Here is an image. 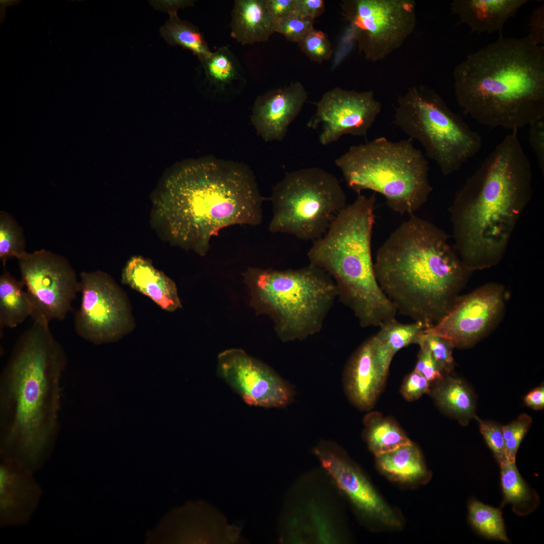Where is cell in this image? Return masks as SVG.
I'll return each mask as SVG.
<instances>
[{
	"mask_svg": "<svg viewBox=\"0 0 544 544\" xmlns=\"http://www.w3.org/2000/svg\"><path fill=\"white\" fill-rule=\"evenodd\" d=\"M264 199L247 165L208 156L165 179L153 200L151 225L172 245L205 256L221 229L260 224Z\"/></svg>",
	"mask_w": 544,
	"mask_h": 544,
	"instance_id": "obj_1",
	"label": "cell"
},
{
	"mask_svg": "<svg viewBox=\"0 0 544 544\" xmlns=\"http://www.w3.org/2000/svg\"><path fill=\"white\" fill-rule=\"evenodd\" d=\"M0 378V458L33 472L50 458L59 430L61 380L67 365L45 317L33 318Z\"/></svg>",
	"mask_w": 544,
	"mask_h": 544,
	"instance_id": "obj_2",
	"label": "cell"
},
{
	"mask_svg": "<svg viewBox=\"0 0 544 544\" xmlns=\"http://www.w3.org/2000/svg\"><path fill=\"white\" fill-rule=\"evenodd\" d=\"M512 131L456 193L449 209L455 249L472 270L497 264L532 194L530 161Z\"/></svg>",
	"mask_w": 544,
	"mask_h": 544,
	"instance_id": "obj_3",
	"label": "cell"
},
{
	"mask_svg": "<svg viewBox=\"0 0 544 544\" xmlns=\"http://www.w3.org/2000/svg\"><path fill=\"white\" fill-rule=\"evenodd\" d=\"M448 239L413 214L380 246L374 262L378 284L397 311L426 328L449 312L472 271Z\"/></svg>",
	"mask_w": 544,
	"mask_h": 544,
	"instance_id": "obj_4",
	"label": "cell"
},
{
	"mask_svg": "<svg viewBox=\"0 0 544 544\" xmlns=\"http://www.w3.org/2000/svg\"><path fill=\"white\" fill-rule=\"evenodd\" d=\"M458 105L480 124L518 130L544 117V46L527 36L500 38L453 71Z\"/></svg>",
	"mask_w": 544,
	"mask_h": 544,
	"instance_id": "obj_5",
	"label": "cell"
},
{
	"mask_svg": "<svg viewBox=\"0 0 544 544\" xmlns=\"http://www.w3.org/2000/svg\"><path fill=\"white\" fill-rule=\"evenodd\" d=\"M375 193L359 194L336 216L326 233L313 241L309 263L328 274L337 298L363 327H379L395 318L396 307L376 278L371 251Z\"/></svg>",
	"mask_w": 544,
	"mask_h": 544,
	"instance_id": "obj_6",
	"label": "cell"
},
{
	"mask_svg": "<svg viewBox=\"0 0 544 544\" xmlns=\"http://www.w3.org/2000/svg\"><path fill=\"white\" fill-rule=\"evenodd\" d=\"M242 276L250 306L257 315L271 320L284 343L319 332L337 298L330 276L310 263L281 270L250 267Z\"/></svg>",
	"mask_w": 544,
	"mask_h": 544,
	"instance_id": "obj_7",
	"label": "cell"
},
{
	"mask_svg": "<svg viewBox=\"0 0 544 544\" xmlns=\"http://www.w3.org/2000/svg\"><path fill=\"white\" fill-rule=\"evenodd\" d=\"M413 141L380 137L351 147L335 163L347 185L358 195L372 190L383 195L394 212L411 215L427 201L433 189L429 163Z\"/></svg>",
	"mask_w": 544,
	"mask_h": 544,
	"instance_id": "obj_8",
	"label": "cell"
},
{
	"mask_svg": "<svg viewBox=\"0 0 544 544\" xmlns=\"http://www.w3.org/2000/svg\"><path fill=\"white\" fill-rule=\"evenodd\" d=\"M394 117L397 126L422 145L444 176L459 170L482 148L480 135L428 87L409 88L398 98Z\"/></svg>",
	"mask_w": 544,
	"mask_h": 544,
	"instance_id": "obj_9",
	"label": "cell"
},
{
	"mask_svg": "<svg viewBox=\"0 0 544 544\" xmlns=\"http://www.w3.org/2000/svg\"><path fill=\"white\" fill-rule=\"evenodd\" d=\"M269 231L314 241L327 232L347 205L337 178L318 167L292 171L273 187Z\"/></svg>",
	"mask_w": 544,
	"mask_h": 544,
	"instance_id": "obj_10",
	"label": "cell"
},
{
	"mask_svg": "<svg viewBox=\"0 0 544 544\" xmlns=\"http://www.w3.org/2000/svg\"><path fill=\"white\" fill-rule=\"evenodd\" d=\"M341 7L359 50L373 62L399 48L416 27L413 0H345Z\"/></svg>",
	"mask_w": 544,
	"mask_h": 544,
	"instance_id": "obj_11",
	"label": "cell"
},
{
	"mask_svg": "<svg viewBox=\"0 0 544 544\" xmlns=\"http://www.w3.org/2000/svg\"><path fill=\"white\" fill-rule=\"evenodd\" d=\"M79 282L81 302L74 327L80 337L101 345L116 342L133 330L128 298L110 275L99 270L82 271Z\"/></svg>",
	"mask_w": 544,
	"mask_h": 544,
	"instance_id": "obj_12",
	"label": "cell"
},
{
	"mask_svg": "<svg viewBox=\"0 0 544 544\" xmlns=\"http://www.w3.org/2000/svg\"><path fill=\"white\" fill-rule=\"evenodd\" d=\"M17 260L21 280L35 306L32 318L63 320L80 290L79 280L69 261L44 249L27 252Z\"/></svg>",
	"mask_w": 544,
	"mask_h": 544,
	"instance_id": "obj_13",
	"label": "cell"
},
{
	"mask_svg": "<svg viewBox=\"0 0 544 544\" xmlns=\"http://www.w3.org/2000/svg\"><path fill=\"white\" fill-rule=\"evenodd\" d=\"M217 373L247 404L265 408L283 407L292 400L291 385L265 364L240 349L218 357Z\"/></svg>",
	"mask_w": 544,
	"mask_h": 544,
	"instance_id": "obj_14",
	"label": "cell"
},
{
	"mask_svg": "<svg viewBox=\"0 0 544 544\" xmlns=\"http://www.w3.org/2000/svg\"><path fill=\"white\" fill-rule=\"evenodd\" d=\"M316 107L308 126L321 125L319 140L324 146L346 134L366 137L381 109L372 91L359 92L339 87L323 94Z\"/></svg>",
	"mask_w": 544,
	"mask_h": 544,
	"instance_id": "obj_15",
	"label": "cell"
},
{
	"mask_svg": "<svg viewBox=\"0 0 544 544\" xmlns=\"http://www.w3.org/2000/svg\"><path fill=\"white\" fill-rule=\"evenodd\" d=\"M503 289L496 284L480 287L456 299L449 312L424 332L442 336L454 347L468 345L480 338L494 322L503 306Z\"/></svg>",
	"mask_w": 544,
	"mask_h": 544,
	"instance_id": "obj_16",
	"label": "cell"
},
{
	"mask_svg": "<svg viewBox=\"0 0 544 544\" xmlns=\"http://www.w3.org/2000/svg\"><path fill=\"white\" fill-rule=\"evenodd\" d=\"M314 453L336 486L358 509L388 525H400L397 516L366 478L334 445L322 443L314 449Z\"/></svg>",
	"mask_w": 544,
	"mask_h": 544,
	"instance_id": "obj_17",
	"label": "cell"
},
{
	"mask_svg": "<svg viewBox=\"0 0 544 544\" xmlns=\"http://www.w3.org/2000/svg\"><path fill=\"white\" fill-rule=\"evenodd\" d=\"M0 526L27 524L38 506L42 489L34 472L12 460H1Z\"/></svg>",
	"mask_w": 544,
	"mask_h": 544,
	"instance_id": "obj_18",
	"label": "cell"
},
{
	"mask_svg": "<svg viewBox=\"0 0 544 544\" xmlns=\"http://www.w3.org/2000/svg\"><path fill=\"white\" fill-rule=\"evenodd\" d=\"M307 97L305 87L299 82L258 96L251 120L258 135L266 142L282 141Z\"/></svg>",
	"mask_w": 544,
	"mask_h": 544,
	"instance_id": "obj_19",
	"label": "cell"
},
{
	"mask_svg": "<svg viewBox=\"0 0 544 544\" xmlns=\"http://www.w3.org/2000/svg\"><path fill=\"white\" fill-rule=\"evenodd\" d=\"M387 375L376 360L371 336L353 354L345 367L343 381L349 399L360 410H370L383 388Z\"/></svg>",
	"mask_w": 544,
	"mask_h": 544,
	"instance_id": "obj_20",
	"label": "cell"
},
{
	"mask_svg": "<svg viewBox=\"0 0 544 544\" xmlns=\"http://www.w3.org/2000/svg\"><path fill=\"white\" fill-rule=\"evenodd\" d=\"M121 281L165 311L172 312L182 307L175 282L147 258L131 257L122 270Z\"/></svg>",
	"mask_w": 544,
	"mask_h": 544,
	"instance_id": "obj_21",
	"label": "cell"
},
{
	"mask_svg": "<svg viewBox=\"0 0 544 544\" xmlns=\"http://www.w3.org/2000/svg\"><path fill=\"white\" fill-rule=\"evenodd\" d=\"M528 1L454 0L451 3V10L472 32L501 33L505 23Z\"/></svg>",
	"mask_w": 544,
	"mask_h": 544,
	"instance_id": "obj_22",
	"label": "cell"
},
{
	"mask_svg": "<svg viewBox=\"0 0 544 544\" xmlns=\"http://www.w3.org/2000/svg\"><path fill=\"white\" fill-rule=\"evenodd\" d=\"M201 83L209 95L225 97L237 93L246 84L243 70L227 46L220 47L200 62Z\"/></svg>",
	"mask_w": 544,
	"mask_h": 544,
	"instance_id": "obj_23",
	"label": "cell"
},
{
	"mask_svg": "<svg viewBox=\"0 0 544 544\" xmlns=\"http://www.w3.org/2000/svg\"><path fill=\"white\" fill-rule=\"evenodd\" d=\"M277 25L265 0L235 1L230 24L231 36L242 45L267 41L276 32Z\"/></svg>",
	"mask_w": 544,
	"mask_h": 544,
	"instance_id": "obj_24",
	"label": "cell"
},
{
	"mask_svg": "<svg viewBox=\"0 0 544 544\" xmlns=\"http://www.w3.org/2000/svg\"><path fill=\"white\" fill-rule=\"evenodd\" d=\"M379 327V331L371 336L373 347L378 365L384 373L388 374L395 353L411 344H416L426 327L421 322L403 324L395 318Z\"/></svg>",
	"mask_w": 544,
	"mask_h": 544,
	"instance_id": "obj_25",
	"label": "cell"
},
{
	"mask_svg": "<svg viewBox=\"0 0 544 544\" xmlns=\"http://www.w3.org/2000/svg\"><path fill=\"white\" fill-rule=\"evenodd\" d=\"M35 313L34 303L23 282L9 272L0 276V328H13Z\"/></svg>",
	"mask_w": 544,
	"mask_h": 544,
	"instance_id": "obj_26",
	"label": "cell"
},
{
	"mask_svg": "<svg viewBox=\"0 0 544 544\" xmlns=\"http://www.w3.org/2000/svg\"><path fill=\"white\" fill-rule=\"evenodd\" d=\"M500 483L503 500L501 507L511 506L517 515L524 516L534 511L538 506L540 498L520 475L515 462L506 461L500 465Z\"/></svg>",
	"mask_w": 544,
	"mask_h": 544,
	"instance_id": "obj_27",
	"label": "cell"
},
{
	"mask_svg": "<svg viewBox=\"0 0 544 544\" xmlns=\"http://www.w3.org/2000/svg\"><path fill=\"white\" fill-rule=\"evenodd\" d=\"M305 506L302 514L294 515L290 521V541L303 542L304 536L308 534L315 542L337 541L335 526L322 507L314 502Z\"/></svg>",
	"mask_w": 544,
	"mask_h": 544,
	"instance_id": "obj_28",
	"label": "cell"
},
{
	"mask_svg": "<svg viewBox=\"0 0 544 544\" xmlns=\"http://www.w3.org/2000/svg\"><path fill=\"white\" fill-rule=\"evenodd\" d=\"M376 457L382 471L401 482L416 481L428 474L421 452L413 443Z\"/></svg>",
	"mask_w": 544,
	"mask_h": 544,
	"instance_id": "obj_29",
	"label": "cell"
},
{
	"mask_svg": "<svg viewBox=\"0 0 544 544\" xmlns=\"http://www.w3.org/2000/svg\"><path fill=\"white\" fill-rule=\"evenodd\" d=\"M364 423L366 440L375 456L412 443L394 421L378 413L368 414Z\"/></svg>",
	"mask_w": 544,
	"mask_h": 544,
	"instance_id": "obj_30",
	"label": "cell"
},
{
	"mask_svg": "<svg viewBox=\"0 0 544 544\" xmlns=\"http://www.w3.org/2000/svg\"><path fill=\"white\" fill-rule=\"evenodd\" d=\"M430 390L437 404L460 420L474 416V403L469 388L461 380L448 377Z\"/></svg>",
	"mask_w": 544,
	"mask_h": 544,
	"instance_id": "obj_31",
	"label": "cell"
},
{
	"mask_svg": "<svg viewBox=\"0 0 544 544\" xmlns=\"http://www.w3.org/2000/svg\"><path fill=\"white\" fill-rule=\"evenodd\" d=\"M169 14V19L160 29V34L166 42L171 46L179 45L191 51L200 62L209 57L213 52L198 28L181 20L177 12Z\"/></svg>",
	"mask_w": 544,
	"mask_h": 544,
	"instance_id": "obj_32",
	"label": "cell"
},
{
	"mask_svg": "<svg viewBox=\"0 0 544 544\" xmlns=\"http://www.w3.org/2000/svg\"><path fill=\"white\" fill-rule=\"evenodd\" d=\"M468 520L473 529L482 536L509 542L500 508L472 498L468 503Z\"/></svg>",
	"mask_w": 544,
	"mask_h": 544,
	"instance_id": "obj_33",
	"label": "cell"
},
{
	"mask_svg": "<svg viewBox=\"0 0 544 544\" xmlns=\"http://www.w3.org/2000/svg\"><path fill=\"white\" fill-rule=\"evenodd\" d=\"M27 251L22 227L8 212L0 211V259L5 266L12 258L18 259Z\"/></svg>",
	"mask_w": 544,
	"mask_h": 544,
	"instance_id": "obj_34",
	"label": "cell"
},
{
	"mask_svg": "<svg viewBox=\"0 0 544 544\" xmlns=\"http://www.w3.org/2000/svg\"><path fill=\"white\" fill-rule=\"evenodd\" d=\"M416 344H423L426 346L442 372L451 369L453 363L452 349L454 346L449 340L423 331Z\"/></svg>",
	"mask_w": 544,
	"mask_h": 544,
	"instance_id": "obj_35",
	"label": "cell"
},
{
	"mask_svg": "<svg viewBox=\"0 0 544 544\" xmlns=\"http://www.w3.org/2000/svg\"><path fill=\"white\" fill-rule=\"evenodd\" d=\"M531 418L522 414L510 424L502 426L506 457L508 461L515 462L516 455L520 443L531 424Z\"/></svg>",
	"mask_w": 544,
	"mask_h": 544,
	"instance_id": "obj_36",
	"label": "cell"
},
{
	"mask_svg": "<svg viewBox=\"0 0 544 544\" xmlns=\"http://www.w3.org/2000/svg\"><path fill=\"white\" fill-rule=\"evenodd\" d=\"M298 44L307 56L318 63L328 60L333 51L327 35L322 31L314 28Z\"/></svg>",
	"mask_w": 544,
	"mask_h": 544,
	"instance_id": "obj_37",
	"label": "cell"
},
{
	"mask_svg": "<svg viewBox=\"0 0 544 544\" xmlns=\"http://www.w3.org/2000/svg\"><path fill=\"white\" fill-rule=\"evenodd\" d=\"M314 19L294 13L277 23L276 32L292 42L299 44L314 29Z\"/></svg>",
	"mask_w": 544,
	"mask_h": 544,
	"instance_id": "obj_38",
	"label": "cell"
},
{
	"mask_svg": "<svg viewBox=\"0 0 544 544\" xmlns=\"http://www.w3.org/2000/svg\"><path fill=\"white\" fill-rule=\"evenodd\" d=\"M480 429L485 440L493 453L499 466L507 461L502 426L491 422L483 421L477 418Z\"/></svg>",
	"mask_w": 544,
	"mask_h": 544,
	"instance_id": "obj_39",
	"label": "cell"
},
{
	"mask_svg": "<svg viewBox=\"0 0 544 544\" xmlns=\"http://www.w3.org/2000/svg\"><path fill=\"white\" fill-rule=\"evenodd\" d=\"M430 392L429 382L414 370L406 377L400 389L402 395L408 401L415 400Z\"/></svg>",
	"mask_w": 544,
	"mask_h": 544,
	"instance_id": "obj_40",
	"label": "cell"
},
{
	"mask_svg": "<svg viewBox=\"0 0 544 544\" xmlns=\"http://www.w3.org/2000/svg\"><path fill=\"white\" fill-rule=\"evenodd\" d=\"M420 349L414 370L422 374L429 382L443 378L442 371L434 360L430 351L423 344H419Z\"/></svg>",
	"mask_w": 544,
	"mask_h": 544,
	"instance_id": "obj_41",
	"label": "cell"
},
{
	"mask_svg": "<svg viewBox=\"0 0 544 544\" xmlns=\"http://www.w3.org/2000/svg\"><path fill=\"white\" fill-rule=\"evenodd\" d=\"M529 142L537 161L538 167L544 173V117L531 121L529 124Z\"/></svg>",
	"mask_w": 544,
	"mask_h": 544,
	"instance_id": "obj_42",
	"label": "cell"
},
{
	"mask_svg": "<svg viewBox=\"0 0 544 544\" xmlns=\"http://www.w3.org/2000/svg\"><path fill=\"white\" fill-rule=\"evenodd\" d=\"M529 33L527 36L536 45L544 44V5L535 8L532 12L529 21Z\"/></svg>",
	"mask_w": 544,
	"mask_h": 544,
	"instance_id": "obj_43",
	"label": "cell"
},
{
	"mask_svg": "<svg viewBox=\"0 0 544 544\" xmlns=\"http://www.w3.org/2000/svg\"><path fill=\"white\" fill-rule=\"evenodd\" d=\"M265 3L277 23L295 12V0H265Z\"/></svg>",
	"mask_w": 544,
	"mask_h": 544,
	"instance_id": "obj_44",
	"label": "cell"
},
{
	"mask_svg": "<svg viewBox=\"0 0 544 544\" xmlns=\"http://www.w3.org/2000/svg\"><path fill=\"white\" fill-rule=\"evenodd\" d=\"M325 8L323 0H295V12L313 19L321 16Z\"/></svg>",
	"mask_w": 544,
	"mask_h": 544,
	"instance_id": "obj_45",
	"label": "cell"
},
{
	"mask_svg": "<svg viewBox=\"0 0 544 544\" xmlns=\"http://www.w3.org/2000/svg\"><path fill=\"white\" fill-rule=\"evenodd\" d=\"M195 1L188 0L152 1L151 5L159 11L170 12H177L180 8L192 6Z\"/></svg>",
	"mask_w": 544,
	"mask_h": 544,
	"instance_id": "obj_46",
	"label": "cell"
},
{
	"mask_svg": "<svg viewBox=\"0 0 544 544\" xmlns=\"http://www.w3.org/2000/svg\"><path fill=\"white\" fill-rule=\"evenodd\" d=\"M525 404L531 408L539 410L544 407V387L538 386L530 391L525 397Z\"/></svg>",
	"mask_w": 544,
	"mask_h": 544,
	"instance_id": "obj_47",
	"label": "cell"
}]
</instances>
